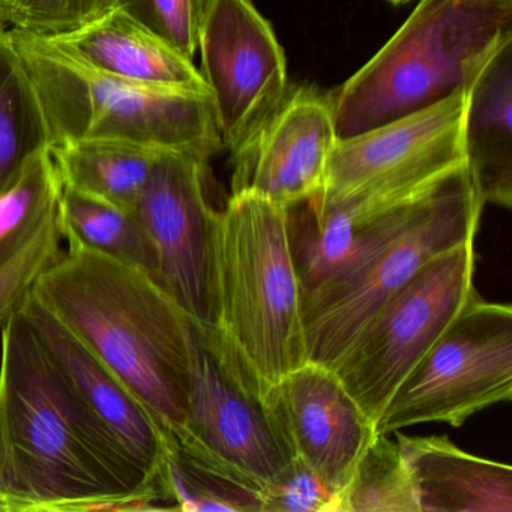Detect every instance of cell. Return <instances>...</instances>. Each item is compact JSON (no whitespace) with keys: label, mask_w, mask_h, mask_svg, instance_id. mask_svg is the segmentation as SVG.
<instances>
[{"label":"cell","mask_w":512,"mask_h":512,"mask_svg":"<svg viewBox=\"0 0 512 512\" xmlns=\"http://www.w3.org/2000/svg\"><path fill=\"white\" fill-rule=\"evenodd\" d=\"M50 151L65 187L136 211L164 149L128 140L77 139L55 143Z\"/></svg>","instance_id":"d6986e66"},{"label":"cell","mask_w":512,"mask_h":512,"mask_svg":"<svg viewBox=\"0 0 512 512\" xmlns=\"http://www.w3.org/2000/svg\"><path fill=\"white\" fill-rule=\"evenodd\" d=\"M467 92L352 139L337 140L307 206L364 223L415 202L466 166Z\"/></svg>","instance_id":"52a82bcc"},{"label":"cell","mask_w":512,"mask_h":512,"mask_svg":"<svg viewBox=\"0 0 512 512\" xmlns=\"http://www.w3.org/2000/svg\"><path fill=\"white\" fill-rule=\"evenodd\" d=\"M326 94L289 86L281 103L233 151L232 193H254L284 208L316 196L337 145Z\"/></svg>","instance_id":"4fadbf2b"},{"label":"cell","mask_w":512,"mask_h":512,"mask_svg":"<svg viewBox=\"0 0 512 512\" xmlns=\"http://www.w3.org/2000/svg\"><path fill=\"white\" fill-rule=\"evenodd\" d=\"M172 509L95 424L22 304L2 325L0 512Z\"/></svg>","instance_id":"6da1fadb"},{"label":"cell","mask_w":512,"mask_h":512,"mask_svg":"<svg viewBox=\"0 0 512 512\" xmlns=\"http://www.w3.org/2000/svg\"><path fill=\"white\" fill-rule=\"evenodd\" d=\"M22 308L86 413L137 469L152 482H161L166 431L151 412L31 293Z\"/></svg>","instance_id":"9a60e30c"},{"label":"cell","mask_w":512,"mask_h":512,"mask_svg":"<svg viewBox=\"0 0 512 512\" xmlns=\"http://www.w3.org/2000/svg\"><path fill=\"white\" fill-rule=\"evenodd\" d=\"M475 266V239L428 260L377 308L332 368L374 424L472 295Z\"/></svg>","instance_id":"ba28073f"},{"label":"cell","mask_w":512,"mask_h":512,"mask_svg":"<svg viewBox=\"0 0 512 512\" xmlns=\"http://www.w3.org/2000/svg\"><path fill=\"white\" fill-rule=\"evenodd\" d=\"M512 41V0H419L391 40L328 94L338 140L352 139L467 91Z\"/></svg>","instance_id":"3957f363"},{"label":"cell","mask_w":512,"mask_h":512,"mask_svg":"<svg viewBox=\"0 0 512 512\" xmlns=\"http://www.w3.org/2000/svg\"><path fill=\"white\" fill-rule=\"evenodd\" d=\"M341 512H421L397 440L377 433L343 491Z\"/></svg>","instance_id":"cb8c5ba5"},{"label":"cell","mask_w":512,"mask_h":512,"mask_svg":"<svg viewBox=\"0 0 512 512\" xmlns=\"http://www.w3.org/2000/svg\"><path fill=\"white\" fill-rule=\"evenodd\" d=\"M10 31L40 97L52 145L128 140L205 161L223 151L209 92L127 82L95 70L55 38Z\"/></svg>","instance_id":"5b68a950"},{"label":"cell","mask_w":512,"mask_h":512,"mask_svg":"<svg viewBox=\"0 0 512 512\" xmlns=\"http://www.w3.org/2000/svg\"><path fill=\"white\" fill-rule=\"evenodd\" d=\"M466 166L482 203L512 206V41L503 44L467 88Z\"/></svg>","instance_id":"ac0fdd59"},{"label":"cell","mask_w":512,"mask_h":512,"mask_svg":"<svg viewBox=\"0 0 512 512\" xmlns=\"http://www.w3.org/2000/svg\"><path fill=\"white\" fill-rule=\"evenodd\" d=\"M136 0H0V20L41 37H61Z\"/></svg>","instance_id":"d4e9b609"},{"label":"cell","mask_w":512,"mask_h":512,"mask_svg":"<svg viewBox=\"0 0 512 512\" xmlns=\"http://www.w3.org/2000/svg\"><path fill=\"white\" fill-rule=\"evenodd\" d=\"M262 512H341V494L293 458L286 470L260 490Z\"/></svg>","instance_id":"4316f807"},{"label":"cell","mask_w":512,"mask_h":512,"mask_svg":"<svg viewBox=\"0 0 512 512\" xmlns=\"http://www.w3.org/2000/svg\"><path fill=\"white\" fill-rule=\"evenodd\" d=\"M482 203L467 166L403 206L355 265L302 295L308 361L334 368L359 329L428 260L475 239Z\"/></svg>","instance_id":"8992f818"},{"label":"cell","mask_w":512,"mask_h":512,"mask_svg":"<svg viewBox=\"0 0 512 512\" xmlns=\"http://www.w3.org/2000/svg\"><path fill=\"white\" fill-rule=\"evenodd\" d=\"M175 436L259 490L293 460L257 380L217 329L194 322L187 425Z\"/></svg>","instance_id":"30bf717a"},{"label":"cell","mask_w":512,"mask_h":512,"mask_svg":"<svg viewBox=\"0 0 512 512\" xmlns=\"http://www.w3.org/2000/svg\"><path fill=\"white\" fill-rule=\"evenodd\" d=\"M208 0H136L131 13L173 49L193 61Z\"/></svg>","instance_id":"83f0119b"},{"label":"cell","mask_w":512,"mask_h":512,"mask_svg":"<svg viewBox=\"0 0 512 512\" xmlns=\"http://www.w3.org/2000/svg\"><path fill=\"white\" fill-rule=\"evenodd\" d=\"M61 193V176L47 146L32 155L16 182L0 193V268L58 209Z\"/></svg>","instance_id":"603a6c76"},{"label":"cell","mask_w":512,"mask_h":512,"mask_svg":"<svg viewBox=\"0 0 512 512\" xmlns=\"http://www.w3.org/2000/svg\"><path fill=\"white\" fill-rule=\"evenodd\" d=\"M55 38L95 70L127 82L163 89L209 92L191 59L121 7Z\"/></svg>","instance_id":"2e32d148"},{"label":"cell","mask_w":512,"mask_h":512,"mask_svg":"<svg viewBox=\"0 0 512 512\" xmlns=\"http://www.w3.org/2000/svg\"><path fill=\"white\" fill-rule=\"evenodd\" d=\"M47 146H52V136L40 97L10 28L0 20V193Z\"/></svg>","instance_id":"ffe728a7"},{"label":"cell","mask_w":512,"mask_h":512,"mask_svg":"<svg viewBox=\"0 0 512 512\" xmlns=\"http://www.w3.org/2000/svg\"><path fill=\"white\" fill-rule=\"evenodd\" d=\"M217 298L215 329L263 394L308 362L289 209L232 193L218 214Z\"/></svg>","instance_id":"277c9868"},{"label":"cell","mask_w":512,"mask_h":512,"mask_svg":"<svg viewBox=\"0 0 512 512\" xmlns=\"http://www.w3.org/2000/svg\"><path fill=\"white\" fill-rule=\"evenodd\" d=\"M421 512H512L509 464L464 452L448 436L394 431Z\"/></svg>","instance_id":"e0dca14e"},{"label":"cell","mask_w":512,"mask_h":512,"mask_svg":"<svg viewBox=\"0 0 512 512\" xmlns=\"http://www.w3.org/2000/svg\"><path fill=\"white\" fill-rule=\"evenodd\" d=\"M199 50L221 142L233 152L286 95V55L251 0H208Z\"/></svg>","instance_id":"7c38bea8"},{"label":"cell","mask_w":512,"mask_h":512,"mask_svg":"<svg viewBox=\"0 0 512 512\" xmlns=\"http://www.w3.org/2000/svg\"><path fill=\"white\" fill-rule=\"evenodd\" d=\"M58 221L62 238L107 254L155 281L154 251L136 211L119 208L62 184Z\"/></svg>","instance_id":"7402d4cb"},{"label":"cell","mask_w":512,"mask_h":512,"mask_svg":"<svg viewBox=\"0 0 512 512\" xmlns=\"http://www.w3.org/2000/svg\"><path fill=\"white\" fill-rule=\"evenodd\" d=\"M160 481L176 511L262 512L259 488L166 431Z\"/></svg>","instance_id":"44dd1931"},{"label":"cell","mask_w":512,"mask_h":512,"mask_svg":"<svg viewBox=\"0 0 512 512\" xmlns=\"http://www.w3.org/2000/svg\"><path fill=\"white\" fill-rule=\"evenodd\" d=\"M58 209L41 224L28 244L0 268V326L22 304L38 275L61 253Z\"/></svg>","instance_id":"484cf974"},{"label":"cell","mask_w":512,"mask_h":512,"mask_svg":"<svg viewBox=\"0 0 512 512\" xmlns=\"http://www.w3.org/2000/svg\"><path fill=\"white\" fill-rule=\"evenodd\" d=\"M512 398V308L476 289L436 343L395 389L376 431L391 434L427 422L458 428Z\"/></svg>","instance_id":"9c48e42d"},{"label":"cell","mask_w":512,"mask_h":512,"mask_svg":"<svg viewBox=\"0 0 512 512\" xmlns=\"http://www.w3.org/2000/svg\"><path fill=\"white\" fill-rule=\"evenodd\" d=\"M265 403L292 458L343 500L344 488L377 431L337 373L305 362L269 386Z\"/></svg>","instance_id":"5bb4252c"},{"label":"cell","mask_w":512,"mask_h":512,"mask_svg":"<svg viewBox=\"0 0 512 512\" xmlns=\"http://www.w3.org/2000/svg\"><path fill=\"white\" fill-rule=\"evenodd\" d=\"M206 164L164 151L136 206L151 242L155 283L200 328L218 325V214L208 200Z\"/></svg>","instance_id":"8fae6325"},{"label":"cell","mask_w":512,"mask_h":512,"mask_svg":"<svg viewBox=\"0 0 512 512\" xmlns=\"http://www.w3.org/2000/svg\"><path fill=\"white\" fill-rule=\"evenodd\" d=\"M391 4L394 5H401V4H407V2H410V0H389Z\"/></svg>","instance_id":"f1b7e54d"},{"label":"cell","mask_w":512,"mask_h":512,"mask_svg":"<svg viewBox=\"0 0 512 512\" xmlns=\"http://www.w3.org/2000/svg\"><path fill=\"white\" fill-rule=\"evenodd\" d=\"M29 293L142 401L164 431L184 433L193 322L148 274L68 241Z\"/></svg>","instance_id":"7a4b0ae2"}]
</instances>
